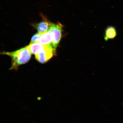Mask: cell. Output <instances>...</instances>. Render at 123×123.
<instances>
[{
  "label": "cell",
  "instance_id": "cell-1",
  "mask_svg": "<svg viewBox=\"0 0 123 123\" xmlns=\"http://www.w3.org/2000/svg\"><path fill=\"white\" fill-rule=\"evenodd\" d=\"M1 54L10 56L12 59V66L10 70H17L20 65L25 64L30 61L31 54L27 46L12 52H3Z\"/></svg>",
  "mask_w": 123,
  "mask_h": 123
},
{
  "label": "cell",
  "instance_id": "cell-2",
  "mask_svg": "<svg viewBox=\"0 0 123 123\" xmlns=\"http://www.w3.org/2000/svg\"><path fill=\"white\" fill-rule=\"evenodd\" d=\"M64 26L61 23H50L48 31L50 32L52 39L51 46L56 49L59 44L62 37V32Z\"/></svg>",
  "mask_w": 123,
  "mask_h": 123
},
{
  "label": "cell",
  "instance_id": "cell-3",
  "mask_svg": "<svg viewBox=\"0 0 123 123\" xmlns=\"http://www.w3.org/2000/svg\"><path fill=\"white\" fill-rule=\"evenodd\" d=\"M56 51L51 46L43 44L39 51L35 55V58L38 62L44 63L53 57Z\"/></svg>",
  "mask_w": 123,
  "mask_h": 123
},
{
  "label": "cell",
  "instance_id": "cell-4",
  "mask_svg": "<svg viewBox=\"0 0 123 123\" xmlns=\"http://www.w3.org/2000/svg\"><path fill=\"white\" fill-rule=\"evenodd\" d=\"M41 16L42 18L40 22L32 24V25L37 31L38 33H43L48 30L50 26V21L42 13Z\"/></svg>",
  "mask_w": 123,
  "mask_h": 123
},
{
  "label": "cell",
  "instance_id": "cell-5",
  "mask_svg": "<svg viewBox=\"0 0 123 123\" xmlns=\"http://www.w3.org/2000/svg\"><path fill=\"white\" fill-rule=\"evenodd\" d=\"M116 36V30L114 27L109 26L106 28L104 36L105 40V41L109 39H113Z\"/></svg>",
  "mask_w": 123,
  "mask_h": 123
},
{
  "label": "cell",
  "instance_id": "cell-6",
  "mask_svg": "<svg viewBox=\"0 0 123 123\" xmlns=\"http://www.w3.org/2000/svg\"><path fill=\"white\" fill-rule=\"evenodd\" d=\"M52 39L50 32L48 31L42 34L38 43L44 45H51Z\"/></svg>",
  "mask_w": 123,
  "mask_h": 123
},
{
  "label": "cell",
  "instance_id": "cell-7",
  "mask_svg": "<svg viewBox=\"0 0 123 123\" xmlns=\"http://www.w3.org/2000/svg\"><path fill=\"white\" fill-rule=\"evenodd\" d=\"M43 44L37 42L33 43L30 44L29 45L27 46L30 53L31 54L35 55L43 47Z\"/></svg>",
  "mask_w": 123,
  "mask_h": 123
},
{
  "label": "cell",
  "instance_id": "cell-8",
  "mask_svg": "<svg viewBox=\"0 0 123 123\" xmlns=\"http://www.w3.org/2000/svg\"><path fill=\"white\" fill-rule=\"evenodd\" d=\"M42 33H38L35 34V35L32 37L31 40L30 44L38 42L40 38L41 35Z\"/></svg>",
  "mask_w": 123,
  "mask_h": 123
},
{
  "label": "cell",
  "instance_id": "cell-9",
  "mask_svg": "<svg viewBox=\"0 0 123 123\" xmlns=\"http://www.w3.org/2000/svg\"><path fill=\"white\" fill-rule=\"evenodd\" d=\"M41 99H42V98L41 97H38L37 98V99L38 101L41 100Z\"/></svg>",
  "mask_w": 123,
  "mask_h": 123
}]
</instances>
